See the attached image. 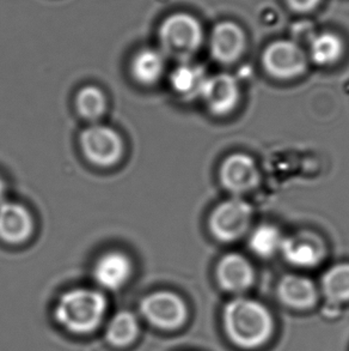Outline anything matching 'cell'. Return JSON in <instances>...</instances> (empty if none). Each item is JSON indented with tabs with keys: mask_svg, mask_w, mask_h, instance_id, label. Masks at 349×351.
<instances>
[{
	"mask_svg": "<svg viewBox=\"0 0 349 351\" xmlns=\"http://www.w3.org/2000/svg\"><path fill=\"white\" fill-rule=\"evenodd\" d=\"M222 324L227 339L243 350L263 347L275 330L270 311L260 301L246 296H236L225 304Z\"/></svg>",
	"mask_w": 349,
	"mask_h": 351,
	"instance_id": "6da1fadb",
	"label": "cell"
},
{
	"mask_svg": "<svg viewBox=\"0 0 349 351\" xmlns=\"http://www.w3.org/2000/svg\"><path fill=\"white\" fill-rule=\"evenodd\" d=\"M157 38L166 58L189 62L203 47L205 30L201 21L188 11H174L161 21Z\"/></svg>",
	"mask_w": 349,
	"mask_h": 351,
	"instance_id": "7a4b0ae2",
	"label": "cell"
},
{
	"mask_svg": "<svg viewBox=\"0 0 349 351\" xmlns=\"http://www.w3.org/2000/svg\"><path fill=\"white\" fill-rule=\"evenodd\" d=\"M107 301L97 290L78 288L66 291L57 301L54 315L70 332H92L103 320Z\"/></svg>",
	"mask_w": 349,
	"mask_h": 351,
	"instance_id": "3957f363",
	"label": "cell"
},
{
	"mask_svg": "<svg viewBox=\"0 0 349 351\" xmlns=\"http://www.w3.org/2000/svg\"><path fill=\"white\" fill-rule=\"evenodd\" d=\"M309 57L304 48L291 38H278L264 47L261 64L264 72L279 81H291L307 71Z\"/></svg>",
	"mask_w": 349,
	"mask_h": 351,
	"instance_id": "277c9868",
	"label": "cell"
},
{
	"mask_svg": "<svg viewBox=\"0 0 349 351\" xmlns=\"http://www.w3.org/2000/svg\"><path fill=\"white\" fill-rule=\"evenodd\" d=\"M253 217V206L240 197H232L212 210L208 217V229L218 241L231 243L248 234Z\"/></svg>",
	"mask_w": 349,
	"mask_h": 351,
	"instance_id": "5b68a950",
	"label": "cell"
},
{
	"mask_svg": "<svg viewBox=\"0 0 349 351\" xmlns=\"http://www.w3.org/2000/svg\"><path fill=\"white\" fill-rule=\"evenodd\" d=\"M79 144L86 160L97 167L115 166L125 152L121 136L113 128L101 123L86 128L81 133Z\"/></svg>",
	"mask_w": 349,
	"mask_h": 351,
	"instance_id": "8992f818",
	"label": "cell"
},
{
	"mask_svg": "<svg viewBox=\"0 0 349 351\" xmlns=\"http://www.w3.org/2000/svg\"><path fill=\"white\" fill-rule=\"evenodd\" d=\"M140 311L148 323L161 330L181 328L188 318L182 298L171 291H156L142 300Z\"/></svg>",
	"mask_w": 349,
	"mask_h": 351,
	"instance_id": "52a82bcc",
	"label": "cell"
},
{
	"mask_svg": "<svg viewBox=\"0 0 349 351\" xmlns=\"http://www.w3.org/2000/svg\"><path fill=\"white\" fill-rule=\"evenodd\" d=\"M248 48L246 29L233 19H222L213 25L209 34V52L222 65L238 62Z\"/></svg>",
	"mask_w": 349,
	"mask_h": 351,
	"instance_id": "ba28073f",
	"label": "cell"
},
{
	"mask_svg": "<svg viewBox=\"0 0 349 351\" xmlns=\"http://www.w3.org/2000/svg\"><path fill=\"white\" fill-rule=\"evenodd\" d=\"M260 179V169L255 160L243 152L229 155L219 168L220 184L235 197L255 190Z\"/></svg>",
	"mask_w": 349,
	"mask_h": 351,
	"instance_id": "9c48e42d",
	"label": "cell"
},
{
	"mask_svg": "<svg viewBox=\"0 0 349 351\" xmlns=\"http://www.w3.org/2000/svg\"><path fill=\"white\" fill-rule=\"evenodd\" d=\"M280 253L289 265L298 269H313L326 259L328 248L318 234L302 230L285 237Z\"/></svg>",
	"mask_w": 349,
	"mask_h": 351,
	"instance_id": "30bf717a",
	"label": "cell"
},
{
	"mask_svg": "<svg viewBox=\"0 0 349 351\" xmlns=\"http://www.w3.org/2000/svg\"><path fill=\"white\" fill-rule=\"evenodd\" d=\"M200 99L209 113L227 117L236 110L241 101L240 84L235 77L225 72L208 76Z\"/></svg>",
	"mask_w": 349,
	"mask_h": 351,
	"instance_id": "8fae6325",
	"label": "cell"
},
{
	"mask_svg": "<svg viewBox=\"0 0 349 351\" xmlns=\"http://www.w3.org/2000/svg\"><path fill=\"white\" fill-rule=\"evenodd\" d=\"M216 280L224 291L242 296L255 283V269L246 256L229 253L218 261Z\"/></svg>",
	"mask_w": 349,
	"mask_h": 351,
	"instance_id": "7c38bea8",
	"label": "cell"
},
{
	"mask_svg": "<svg viewBox=\"0 0 349 351\" xmlns=\"http://www.w3.org/2000/svg\"><path fill=\"white\" fill-rule=\"evenodd\" d=\"M320 288L307 276L288 274L279 280L276 298L286 308L307 312L315 308L320 301Z\"/></svg>",
	"mask_w": 349,
	"mask_h": 351,
	"instance_id": "4fadbf2b",
	"label": "cell"
},
{
	"mask_svg": "<svg viewBox=\"0 0 349 351\" xmlns=\"http://www.w3.org/2000/svg\"><path fill=\"white\" fill-rule=\"evenodd\" d=\"M34 233V219L24 205L14 202L0 204V240L10 245H19Z\"/></svg>",
	"mask_w": 349,
	"mask_h": 351,
	"instance_id": "5bb4252c",
	"label": "cell"
},
{
	"mask_svg": "<svg viewBox=\"0 0 349 351\" xmlns=\"http://www.w3.org/2000/svg\"><path fill=\"white\" fill-rule=\"evenodd\" d=\"M96 283L105 290H118L133 274L132 261L125 253L110 251L99 256L94 266Z\"/></svg>",
	"mask_w": 349,
	"mask_h": 351,
	"instance_id": "9a60e30c",
	"label": "cell"
},
{
	"mask_svg": "<svg viewBox=\"0 0 349 351\" xmlns=\"http://www.w3.org/2000/svg\"><path fill=\"white\" fill-rule=\"evenodd\" d=\"M307 53L309 60L318 66H333L345 56V40L335 30H322L312 36Z\"/></svg>",
	"mask_w": 349,
	"mask_h": 351,
	"instance_id": "2e32d148",
	"label": "cell"
},
{
	"mask_svg": "<svg viewBox=\"0 0 349 351\" xmlns=\"http://www.w3.org/2000/svg\"><path fill=\"white\" fill-rule=\"evenodd\" d=\"M207 78V73L201 65L190 60L179 62L171 72V89L182 100L200 99Z\"/></svg>",
	"mask_w": 349,
	"mask_h": 351,
	"instance_id": "e0dca14e",
	"label": "cell"
},
{
	"mask_svg": "<svg viewBox=\"0 0 349 351\" xmlns=\"http://www.w3.org/2000/svg\"><path fill=\"white\" fill-rule=\"evenodd\" d=\"M166 58L159 48L146 47L138 51L131 62L134 81L142 86H152L166 71Z\"/></svg>",
	"mask_w": 349,
	"mask_h": 351,
	"instance_id": "ac0fdd59",
	"label": "cell"
},
{
	"mask_svg": "<svg viewBox=\"0 0 349 351\" xmlns=\"http://www.w3.org/2000/svg\"><path fill=\"white\" fill-rule=\"evenodd\" d=\"M320 293L333 304L349 302V263L336 264L324 272Z\"/></svg>",
	"mask_w": 349,
	"mask_h": 351,
	"instance_id": "d6986e66",
	"label": "cell"
},
{
	"mask_svg": "<svg viewBox=\"0 0 349 351\" xmlns=\"http://www.w3.org/2000/svg\"><path fill=\"white\" fill-rule=\"evenodd\" d=\"M283 237L281 230L273 224H261L251 232L248 246L251 252L260 258H272L280 253Z\"/></svg>",
	"mask_w": 349,
	"mask_h": 351,
	"instance_id": "ffe728a7",
	"label": "cell"
},
{
	"mask_svg": "<svg viewBox=\"0 0 349 351\" xmlns=\"http://www.w3.org/2000/svg\"><path fill=\"white\" fill-rule=\"evenodd\" d=\"M139 332V324L132 313L120 312L109 322L107 338L112 346L127 347L134 342Z\"/></svg>",
	"mask_w": 349,
	"mask_h": 351,
	"instance_id": "44dd1931",
	"label": "cell"
},
{
	"mask_svg": "<svg viewBox=\"0 0 349 351\" xmlns=\"http://www.w3.org/2000/svg\"><path fill=\"white\" fill-rule=\"evenodd\" d=\"M76 108L81 118L96 121L107 110V97L97 86H84L77 94Z\"/></svg>",
	"mask_w": 349,
	"mask_h": 351,
	"instance_id": "7402d4cb",
	"label": "cell"
},
{
	"mask_svg": "<svg viewBox=\"0 0 349 351\" xmlns=\"http://www.w3.org/2000/svg\"><path fill=\"white\" fill-rule=\"evenodd\" d=\"M286 9L298 14V16H307L318 11L324 0H283Z\"/></svg>",
	"mask_w": 349,
	"mask_h": 351,
	"instance_id": "603a6c76",
	"label": "cell"
},
{
	"mask_svg": "<svg viewBox=\"0 0 349 351\" xmlns=\"http://www.w3.org/2000/svg\"><path fill=\"white\" fill-rule=\"evenodd\" d=\"M5 198H6V185H5V181L0 178V204L6 202Z\"/></svg>",
	"mask_w": 349,
	"mask_h": 351,
	"instance_id": "cb8c5ba5",
	"label": "cell"
}]
</instances>
